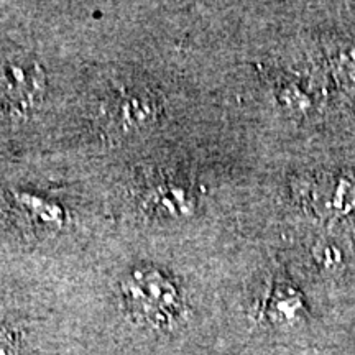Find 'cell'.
Masks as SVG:
<instances>
[{"instance_id":"1","label":"cell","mask_w":355,"mask_h":355,"mask_svg":"<svg viewBox=\"0 0 355 355\" xmlns=\"http://www.w3.org/2000/svg\"><path fill=\"white\" fill-rule=\"evenodd\" d=\"M128 309L150 326H168L180 309V296L171 282L157 270H137L122 285Z\"/></svg>"},{"instance_id":"2","label":"cell","mask_w":355,"mask_h":355,"mask_svg":"<svg viewBox=\"0 0 355 355\" xmlns=\"http://www.w3.org/2000/svg\"><path fill=\"white\" fill-rule=\"evenodd\" d=\"M293 188L306 206L322 217H340L355 209V184L345 176L303 178Z\"/></svg>"},{"instance_id":"3","label":"cell","mask_w":355,"mask_h":355,"mask_svg":"<svg viewBox=\"0 0 355 355\" xmlns=\"http://www.w3.org/2000/svg\"><path fill=\"white\" fill-rule=\"evenodd\" d=\"M42 73L37 66L8 61L0 66V101L7 107L26 110L42 94Z\"/></svg>"},{"instance_id":"4","label":"cell","mask_w":355,"mask_h":355,"mask_svg":"<svg viewBox=\"0 0 355 355\" xmlns=\"http://www.w3.org/2000/svg\"><path fill=\"white\" fill-rule=\"evenodd\" d=\"M303 308V300L290 285H275L265 304V316L275 324H291Z\"/></svg>"},{"instance_id":"5","label":"cell","mask_w":355,"mask_h":355,"mask_svg":"<svg viewBox=\"0 0 355 355\" xmlns=\"http://www.w3.org/2000/svg\"><path fill=\"white\" fill-rule=\"evenodd\" d=\"M17 204L28 212L30 216L44 224H60L63 220V211L56 204L50 201H44L43 198L35 196L30 193H17L15 194Z\"/></svg>"},{"instance_id":"6","label":"cell","mask_w":355,"mask_h":355,"mask_svg":"<svg viewBox=\"0 0 355 355\" xmlns=\"http://www.w3.org/2000/svg\"><path fill=\"white\" fill-rule=\"evenodd\" d=\"M155 207H159V209L168 211L170 214H175V212H184L186 202L184 193H181V189H159L157 194H155L153 199Z\"/></svg>"},{"instance_id":"7","label":"cell","mask_w":355,"mask_h":355,"mask_svg":"<svg viewBox=\"0 0 355 355\" xmlns=\"http://www.w3.org/2000/svg\"><path fill=\"white\" fill-rule=\"evenodd\" d=\"M336 71L345 84L355 86V51L350 53V55L340 53L336 58Z\"/></svg>"},{"instance_id":"8","label":"cell","mask_w":355,"mask_h":355,"mask_svg":"<svg viewBox=\"0 0 355 355\" xmlns=\"http://www.w3.org/2000/svg\"><path fill=\"white\" fill-rule=\"evenodd\" d=\"M314 260L324 268H336L340 263V254L334 245H319L314 248Z\"/></svg>"},{"instance_id":"9","label":"cell","mask_w":355,"mask_h":355,"mask_svg":"<svg viewBox=\"0 0 355 355\" xmlns=\"http://www.w3.org/2000/svg\"><path fill=\"white\" fill-rule=\"evenodd\" d=\"M0 355H15L13 336L3 331H0Z\"/></svg>"}]
</instances>
